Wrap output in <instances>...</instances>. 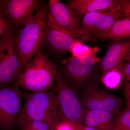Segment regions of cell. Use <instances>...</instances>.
<instances>
[{
	"label": "cell",
	"instance_id": "obj_1",
	"mask_svg": "<svg viewBox=\"0 0 130 130\" xmlns=\"http://www.w3.org/2000/svg\"><path fill=\"white\" fill-rule=\"evenodd\" d=\"M48 4L44 2L30 21L15 36L20 74L35 55L44 48Z\"/></svg>",
	"mask_w": 130,
	"mask_h": 130
},
{
	"label": "cell",
	"instance_id": "obj_2",
	"mask_svg": "<svg viewBox=\"0 0 130 130\" xmlns=\"http://www.w3.org/2000/svg\"><path fill=\"white\" fill-rule=\"evenodd\" d=\"M57 72L56 66L42 50L28 63L15 84L33 92L49 90L54 85Z\"/></svg>",
	"mask_w": 130,
	"mask_h": 130
},
{
	"label": "cell",
	"instance_id": "obj_3",
	"mask_svg": "<svg viewBox=\"0 0 130 130\" xmlns=\"http://www.w3.org/2000/svg\"><path fill=\"white\" fill-rule=\"evenodd\" d=\"M59 106L58 96L54 91L49 90L33 92L26 96L17 121H41L55 130L59 122Z\"/></svg>",
	"mask_w": 130,
	"mask_h": 130
},
{
	"label": "cell",
	"instance_id": "obj_4",
	"mask_svg": "<svg viewBox=\"0 0 130 130\" xmlns=\"http://www.w3.org/2000/svg\"><path fill=\"white\" fill-rule=\"evenodd\" d=\"M101 59L97 55L73 58L63 60L57 67L58 72L75 91L86 88L99 76Z\"/></svg>",
	"mask_w": 130,
	"mask_h": 130
},
{
	"label": "cell",
	"instance_id": "obj_5",
	"mask_svg": "<svg viewBox=\"0 0 130 130\" xmlns=\"http://www.w3.org/2000/svg\"><path fill=\"white\" fill-rule=\"evenodd\" d=\"M126 18L117 5L107 11L102 10L85 14L81 22L78 34L79 40L95 42L98 36L107 32L116 22Z\"/></svg>",
	"mask_w": 130,
	"mask_h": 130
},
{
	"label": "cell",
	"instance_id": "obj_6",
	"mask_svg": "<svg viewBox=\"0 0 130 130\" xmlns=\"http://www.w3.org/2000/svg\"><path fill=\"white\" fill-rule=\"evenodd\" d=\"M14 32L0 38V88L15 84L20 74Z\"/></svg>",
	"mask_w": 130,
	"mask_h": 130
},
{
	"label": "cell",
	"instance_id": "obj_7",
	"mask_svg": "<svg viewBox=\"0 0 130 130\" xmlns=\"http://www.w3.org/2000/svg\"><path fill=\"white\" fill-rule=\"evenodd\" d=\"M22 94L19 86L8 85L0 88V128L13 130L20 113Z\"/></svg>",
	"mask_w": 130,
	"mask_h": 130
},
{
	"label": "cell",
	"instance_id": "obj_8",
	"mask_svg": "<svg viewBox=\"0 0 130 130\" xmlns=\"http://www.w3.org/2000/svg\"><path fill=\"white\" fill-rule=\"evenodd\" d=\"M55 88L62 119L83 124L84 110L76 92L57 71Z\"/></svg>",
	"mask_w": 130,
	"mask_h": 130
},
{
	"label": "cell",
	"instance_id": "obj_9",
	"mask_svg": "<svg viewBox=\"0 0 130 130\" xmlns=\"http://www.w3.org/2000/svg\"><path fill=\"white\" fill-rule=\"evenodd\" d=\"M85 88L81 101L84 110L119 111L123 105L122 99L102 90L95 83Z\"/></svg>",
	"mask_w": 130,
	"mask_h": 130
},
{
	"label": "cell",
	"instance_id": "obj_10",
	"mask_svg": "<svg viewBox=\"0 0 130 130\" xmlns=\"http://www.w3.org/2000/svg\"><path fill=\"white\" fill-rule=\"evenodd\" d=\"M44 2L41 0H2L3 13L13 28L21 29L30 21Z\"/></svg>",
	"mask_w": 130,
	"mask_h": 130
},
{
	"label": "cell",
	"instance_id": "obj_11",
	"mask_svg": "<svg viewBox=\"0 0 130 130\" xmlns=\"http://www.w3.org/2000/svg\"><path fill=\"white\" fill-rule=\"evenodd\" d=\"M76 40L58 26L48 12L46 21L44 48L56 57L68 52Z\"/></svg>",
	"mask_w": 130,
	"mask_h": 130
},
{
	"label": "cell",
	"instance_id": "obj_12",
	"mask_svg": "<svg viewBox=\"0 0 130 130\" xmlns=\"http://www.w3.org/2000/svg\"><path fill=\"white\" fill-rule=\"evenodd\" d=\"M58 0L49 1L48 12L56 24L77 40L81 22L80 17L71 8ZM80 41V40H79Z\"/></svg>",
	"mask_w": 130,
	"mask_h": 130
},
{
	"label": "cell",
	"instance_id": "obj_13",
	"mask_svg": "<svg viewBox=\"0 0 130 130\" xmlns=\"http://www.w3.org/2000/svg\"><path fill=\"white\" fill-rule=\"evenodd\" d=\"M100 61L102 74L116 69L124 61L130 53V39L114 40Z\"/></svg>",
	"mask_w": 130,
	"mask_h": 130
},
{
	"label": "cell",
	"instance_id": "obj_14",
	"mask_svg": "<svg viewBox=\"0 0 130 130\" xmlns=\"http://www.w3.org/2000/svg\"><path fill=\"white\" fill-rule=\"evenodd\" d=\"M120 113L119 111L84 110L83 123L97 130H113Z\"/></svg>",
	"mask_w": 130,
	"mask_h": 130
},
{
	"label": "cell",
	"instance_id": "obj_15",
	"mask_svg": "<svg viewBox=\"0 0 130 130\" xmlns=\"http://www.w3.org/2000/svg\"><path fill=\"white\" fill-rule=\"evenodd\" d=\"M118 0H73L68 6L79 17L97 11L109 9L117 5Z\"/></svg>",
	"mask_w": 130,
	"mask_h": 130
},
{
	"label": "cell",
	"instance_id": "obj_16",
	"mask_svg": "<svg viewBox=\"0 0 130 130\" xmlns=\"http://www.w3.org/2000/svg\"><path fill=\"white\" fill-rule=\"evenodd\" d=\"M123 39H130V19L117 21L107 32L98 36L95 41Z\"/></svg>",
	"mask_w": 130,
	"mask_h": 130
},
{
	"label": "cell",
	"instance_id": "obj_17",
	"mask_svg": "<svg viewBox=\"0 0 130 130\" xmlns=\"http://www.w3.org/2000/svg\"><path fill=\"white\" fill-rule=\"evenodd\" d=\"M101 51L99 47H90L84 44L83 42L77 40L73 45L70 52L72 53L73 58L88 57L96 55Z\"/></svg>",
	"mask_w": 130,
	"mask_h": 130
},
{
	"label": "cell",
	"instance_id": "obj_18",
	"mask_svg": "<svg viewBox=\"0 0 130 130\" xmlns=\"http://www.w3.org/2000/svg\"><path fill=\"white\" fill-rule=\"evenodd\" d=\"M122 78L121 73L116 68L102 74L101 81L107 88L116 89L120 86Z\"/></svg>",
	"mask_w": 130,
	"mask_h": 130
},
{
	"label": "cell",
	"instance_id": "obj_19",
	"mask_svg": "<svg viewBox=\"0 0 130 130\" xmlns=\"http://www.w3.org/2000/svg\"><path fill=\"white\" fill-rule=\"evenodd\" d=\"M17 128H28L34 130H55L46 123L32 120H24L16 121Z\"/></svg>",
	"mask_w": 130,
	"mask_h": 130
},
{
	"label": "cell",
	"instance_id": "obj_20",
	"mask_svg": "<svg viewBox=\"0 0 130 130\" xmlns=\"http://www.w3.org/2000/svg\"><path fill=\"white\" fill-rule=\"evenodd\" d=\"M113 130H130V109L126 108L120 113Z\"/></svg>",
	"mask_w": 130,
	"mask_h": 130
},
{
	"label": "cell",
	"instance_id": "obj_21",
	"mask_svg": "<svg viewBox=\"0 0 130 130\" xmlns=\"http://www.w3.org/2000/svg\"><path fill=\"white\" fill-rule=\"evenodd\" d=\"M14 28L4 14L0 13V38L14 32Z\"/></svg>",
	"mask_w": 130,
	"mask_h": 130
},
{
	"label": "cell",
	"instance_id": "obj_22",
	"mask_svg": "<svg viewBox=\"0 0 130 130\" xmlns=\"http://www.w3.org/2000/svg\"><path fill=\"white\" fill-rule=\"evenodd\" d=\"M117 6L126 18L130 19V1L118 0Z\"/></svg>",
	"mask_w": 130,
	"mask_h": 130
},
{
	"label": "cell",
	"instance_id": "obj_23",
	"mask_svg": "<svg viewBox=\"0 0 130 130\" xmlns=\"http://www.w3.org/2000/svg\"><path fill=\"white\" fill-rule=\"evenodd\" d=\"M117 68L125 81L130 84V63L124 61Z\"/></svg>",
	"mask_w": 130,
	"mask_h": 130
},
{
	"label": "cell",
	"instance_id": "obj_24",
	"mask_svg": "<svg viewBox=\"0 0 130 130\" xmlns=\"http://www.w3.org/2000/svg\"><path fill=\"white\" fill-rule=\"evenodd\" d=\"M55 130H74L72 125L67 120L62 119L59 121Z\"/></svg>",
	"mask_w": 130,
	"mask_h": 130
},
{
	"label": "cell",
	"instance_id": "obj_25",
	"mask_svg": "<svg viewBox=\"0 0 130 130\" xmlns=\"http://www.w3.org/2000/svg\"><path fill=\"white\" fill-rule=\"evenodd\" d=\"M65 120V119H64ZM73 126L74 130H97L95 128L84 125L83 124L78 123V122H72V121H68Z\"/></svg>",
	"mask_w": 130,
	"mask_h": 130
},
{
	"label": "cell",
	"instance_id": "obj_26",
	"mask_svg": "<svg viewBox=\"0 0 130 130\" xmlns=\"http://www.w3.org/2000/svg\"><path fill=\"white\" fill-rule=\"evenodd\" d=\"M124 92L126 100V108L130 109V84L126 81L125 85Z\"/></svg>",
	"mask_w": 130,
	"mask_h": 130
},
{
	"label": "cell",
	"instance_id": "obj_27",
	"mask_svg": "<svg viewBox=\"0 0 130 130\" xmlns=\"http://www.w3.org/2000/svg\"><path fill=\"white\" fill-rule=\"evenodd\" d=\"M3 5L2 0H0V13H3Z\"/></svg>",
	"mask_w": 130,
	"mask_h": 130
},
{
	"label": "cell",
	"instance_id": "obj_28",
	"mask_svg": "<svg viewBox=\"0 0 130 130\" xmlns=\"http://www.w3.org/2000/svg\"><path fill=\"white\" fill-rule=\"evenodd\" d=\"M125 60L126 61H127L128 63H130V56L129 55V54L128 55V56H127V57H126V58L125 60Z\"/></svg>",
	"mask_w": 130,
	"mask_h": 130
},
{
	"label": "cell",
	"instance_id": "obj_29",
	"mask_svg": "<svg viewBox=\"0 0 130 130\" xmlns=\"http://www.w3.org/2000/svg\"><path fill=\"white\" fill-rule=\"evenodd\" d=\"M19 130H34L30 129H28V128H18Z\"/></svg>",
	"mask_w": 130,
	"mask_h": 130
},
{
	"label": "cell",
	"instance_id": "obj_30",
	"mask_svg": "<svg viewBox=\"0 0 130 130\" xmlns=\"http://www.w3.org/2000/svg\"><path fill=\"white\" fill-rule=\"evenodd\" d=\"M129 56H130V53L129 54Z\"/></svg>",
	"mask_w": 130,
	"mask_h": 130
},
{
	"label": "cell",
	"instance_id": "obj_31",
	"mask_svg": "<svg viewBox=\"0 0 130 130\" xmlns=\"http://www.w3.org/2000/svg\"><path fill=\"white\" fill-rule=\"evenodd\" d=\"M0 130H1V128H0Z\"/></svg>",
	"mask_w": 130,
	"mask_h": 130
}]
</instances>
